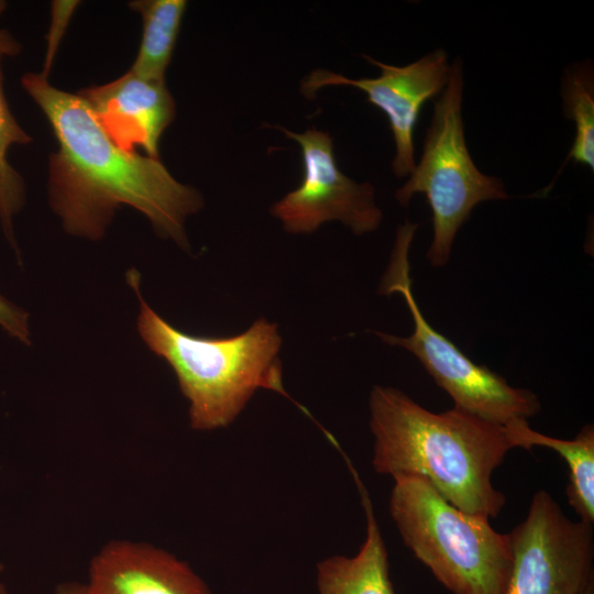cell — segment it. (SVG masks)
Wrapping results in <instances>:
<instances>
[{
  "label": "cell",
  "instance_id": "cell-1",
  "mask_svg": "<svg viewBox=\"0 0 594 594\" xmlns=\"http://www.w3.org/2000/svg\"><path fill=\"white\" fill-rule=\"evenodd\" d=\"M21 81L58 143L48 188L64 229L100 239L114 210L128 205L147 217L157 234L188 249L184 224L202 207L199 191L176 180L158 158L116 145L79 94L51 86L42 74H25Z\"/></svg>",
  "mask_w": 594,
  "mask_h": 594
},
{
  "label": "cell",
  "instance_id": "cell-2",
  "mask_svg": "<svg viewBox=\"0 0 594 594\" xmlns=\"http://www.w3.org/2000/svg\"><path fill=\"white\" fill-rule=\"evenodd\" d=\"M369 407L378 474L421 476L463 512L499 515L506 497L492 476L514 449L505 426L458 407L432 413L389 386L375 385Z\"/></svg>",
  "mask_w": 594,
  "mask_h": 594
},
{
  "label": "cell",
  "instance_id": "cell-3",
  "mask_svg": "<svg viewBox=\"0 0 594 594\" xmlns=\"http://www.w3.org/2000/svg\"><path fill=\"white\" fill-rule=\"evenodd\" d=\"M127 276L140 301L139 333L174 370L189 402L193 429L210 431L229 426L258 388L290 398L283 385L278 358L282 338L276 323L260 318L246 331L229 338L187 334L142 298L135 270Z\"/></svg>",
  "mask_w": 594,
  "mask_h": 594
},
{
  "label": "cell",
  "instance_id": "cell-4",
  "mask_svg": "<svg viewBox=\"0 0 594 594\" xmlns=\"http://www.w3.org/2000/svg\"><path fill=\"white\" fill-rule=\"evenodd\" d=\"M389 513L407 548L452 594H503L510 574L509 534L444 499L421 476L393 477Z\"/></svg>",
  "mask_w": 594,
  "mask_h": 594
},
{
  "label": "cell",
  "instance_id": "cell-5",
  "mask_svg": "<svg viewBox=\"0 0 594 594\" xmlns=\"http://www.w3.org/2000/svg\"><path fill=\"white\" fill-rule=\"evenodd\" d=\"M463 87L462 62L457 57L433 105L420 161L395 193L403 207L414 195H426L433 229L427 258L433 267L449 262L458 231L479 204L509 198L502 179L482 173L470 155L462 120Z\"/></svg>",
  "mask_w": 594,
  "mask_h": 594
},
{
  "label": "cell",
  "instance_id": "cell-6",
  "mask_svg": "<svg viewBox=\"0 0 594 594\" xmlns=\"http://www.w3.org/2000/svg\"><path fill=\"white\" fill-rule=\"evenodd\" d=\"M417 223L406 220L396 232L389 265L383 276L380 294L399 293L413 318L414 329L408 337L375 331L382 341L413 353L453 399L454 407L484 420L506 426L515 420H528L541 408L538 396L526 388L513 387L486 365L466 356L450 339L426 320L411 290L408 252Z\"/></svg>",
  "mask_w": 594,
  "mask_h": 594
},
{
  "label": "cell",
  "instance_id": "cell-7",
  "mask_svg": "<svg viewBox=\"0 0 594 594\" xmlns=\"http://www.w3.org/2000/svg\"><path fill=\"white\" fill-rule=\"evenodd\" d=\"M513 563L503 594H575L592 580L593 525L571 520L546 491L509 534Z\"/></svg>",
  "mask_w": 594,
  "mask_h": 594
},
{
  "label": "cell",
  "instance_id": "cell-8",
  "mask_svg": "<svg viewBox=\"0 0 594 594\" xmlns=\"http://www.w3.org/2000/svg\"><path fill=\"white\" fill-rule=\"evenodd\" d=\"M301 147V184L271 208L289 233H311L329 220H339L354 234L376 230L383 215L374 200L373 186L356 183L338 167L331 136L317 129L295 133L278 127Z\"/></svg>",
  "mask_w": 594,
  "mask_h": 594
},
{
  "label": "cell",
  "instance_id": "cell-9",
  "mask_svg": "<svg viewBox=\"0 0 594 594\" xmlns=\"http://www.w3.org/2000/svg\"><path fill=\"white\" fill-rule=\"evenodd\" d=\"M366 61L381 69L376 78L350 79L342 75L316 69L301 84L307 98L326 86H351L363 90L367 101L387 117L395 143L392 168L397 177L410 175L416 166L414 133L424 105L440 95L449 79L451 64L447 52L437 48L405 66L381 63L371 56Z\"/></svg>",
  "mask_w": 594,
  "mask_h": 594
},
{
  "label": "cell",
  "instance_id": "cell-10",
  "mask_svg": "<svg viewBox=\"0 0 594 594\" xmlns=\"http://www.w3.org/2000/svg\"><path fill=\"white\" fill-rule=\"evenodd\" d=\"M86 594H211L191 566L147 542L111 540L92 557Z\"/></svg>",
  "mask_w": 594,
  "mask_h": 594
},
{
  "label": "cell",
  "instance_id": "cell-11",
  "mask_svg": "<svg viewBox=\"0 0 594 594\" xmlns=\"http://www.w3.org/2000/svg\"><path fill=\"white\" fill-rule=\"evenodd\" d=\"M79 95L121 150L141 147L158 158V141L175 117V102L165 82L148 81L129 70L118 79L86 88Z\"/></svg>",
  "mask_w": 594,
  "mask_h": 594
},
{
  "label": "cell",
  "instance_id": "cell-12",
  "mask_svg": "<svg viewBox=\"0 0 594 594\" xmlns=\"http://www.w3.org/2000/svg\"><path fill=\"white\" fill-rule=\"evenodd\" d=\"M345 460L364 508L366 537L355 556H333L317 564L318 591L320 594H396L389 576L388 553L370 495L351 461Z\"/></svg>",
  "mask_w": 594,
  "mask_h": 594
},
{
  "label": "cell",
  "instance_id": "cell-13",
  "mask_svg": "<svg viewBox=\"0 0 594 594\" xmlns=\"http://www.w3.org/2000/svg\"><path fill=\"white\" fill-rule=\"evenodd\" d=\"M514 448L530 450L546 447L556 451L568 464V503L584 522H594V426L581 428L574 439L553 438L530 428L528 420H515L505 426Z\"/></svg>",
  "mask_w": 594,
  "mask_h": 594
},
{
  "label": "cell",
  "instance_id": "cell-14",
  "mask_svg": "<svg viewBox=\"0 0 594 594\" xmlns=\"http://www.w3.org/2000/svg\"><path fill=\"white\" fill-rule=\"evenodd\" d=\"M129 7L141 14L143 22L140 50L130 70L142 79L164 82L187 2L138 0Z\"/></svg>",
  "mask_w": 594,
  "mask_h": 594
},
{
  "label": "cell",
  "instance_id": "cell-15",
  "mask_svg": "<svg viewBox=\"0 0 594 594\" xmlns=\"http://www.w3.org/2000/svg\"><path fill=\"white\" fill-rule=\"evenodd\" d=\"M19 51V43L7 31L0 30V220L7 239L15 250L12 219L24 204L25 189L22 177L10 165L7 154L13 144L24 145L32 139L10 111L1 65L3 57L14 56Z\"/></svg>",
  "mask_w": 594,
  "mask_h": 594
},
{
  "label": "cell",
  "instance_id": "cell-16",
  "mask_svg": "<svg viewBox=\"0 0 594 594\" xmlns=\"http://www.w3.org/2000/svg\"><path fill=\"white\" fill-rule=\"evenodd\" d=\"M562 108L574 122L575 138L562 167L571 160L594 169V72L588 59L564 69L561 82Z\"/></svg>",
  "mask_w": 594,
  "mask_h": 594
},
{
  "label": "cell",
  "instance_id": "cell-17",
  "mask_svg": "<svg viewBox=\"0 0 594 594\" xmlns=\"http://www.w3.org/2000/svg\"><path fill=\"white\" fill-rule=\"evenodd\" d=\"M0 326L12 337L30 344L28 314L0 295Z\"/></svg>",
  "mask_w": 594,
  "mask_h": 594
},
{
  "label": "cell",
  "instance_id": "cell-18",
  "mask_svg": "<svg viewBox=\"0 0 594 594\" xmlns=\"http://www.w3.org/2000/svg\"><path fill=\"white\" fill-rule=\"evenodd\" d=\"M76 3L77 2L57 1L54 4V12H53L54 21H53L51 33L48 36V51H47V56H46L45 68H44V72L42 73V75L45 77H47V70L53 59V56L56 52L58 41L62 37L64 30L66 29L68 18L72 14L73 9L76 7Z\"/></svg>",
  "mask_w": 594,
  "mask_h": 594
},
{
  "label": "cell",
  "instance_id": "cell-19",
  "mask_svg": "<svg viewBox=\"0 0 594 594\" xmlns=\"http://www.w3.org/2000/svg\"><path fill=\"white\" fill-rule=\"evenodd\" d=\"M55 594H86L84 583L64 582L57 585Z\"/></svg>",
  "mask_w": 594,
  "mask_h": 594
},
{
  "label": "cell",
  "instance_id": "cell-20",
  "mask_svg": "<svg viewBox=\"0 0 594 594\" xmlns=\"http://www.w3.org/2000/svg\"><path fill=\"white\" fill-rule=\"evenodd\" d=\"M575 594H594V580Z\"/></svg>",
  "mask_w": 594,
  "mask_h": 594
},
{
  "label": "cell",
  "instance_id": "cell-21",
  "mask_svg": "<svg viewBox=\"0 0 594 594\" xmlns=\"http://www.w3.org/2000/svg\"><path fill=\"white\" fill-rule=\"evenodd\" d=\"M0 594H10L3 583L0 582Z\"/></svg>",
  "mask_w": 594,
  "mask_h": 594
},
{
  "label": "cell",
  "instance_id": "cell-22",
  "mask_svg": "<svg viewBox=\"0 0 594 594\" xmlns=\"http://www.w3.org/2000/svg\"><path fill=\"white\" fill-rule=\"evenodd\" d=\"M6 7H7V3L2 0H0V15L3 13V11L6 10Z\"/></svg>",
  "mask_w": 594,
  "mask_h": 594
},
{
  "label": "cell",
  "instance_id": "cell-23",
  "mask_svg": "<svg viewBox=\"0 0 594 594\" xmlns=\"http://www.w3.org/2000/svg\"><path fill=\"white\" fill-rule=\"evenodd\" d=\"M4 566L3 564L0 562V573L3 571Z\"/></svg>",
  "mask_w": 594,
  "mask_h": 594
}]
</instances>
